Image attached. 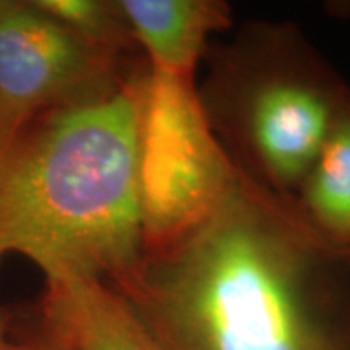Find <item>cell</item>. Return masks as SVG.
<instances>
[{"mask_svg": "<svg viewBox=\"0 0 350 350\" xmlns=\"http://www.w3.org/2000/svg\"><path fill=\"white\" fill-rule=\"evenodd\" d=\"M36 3L98 49L129 57L138 47L119 0H36Z\"/></svg>", "mask_w": 350, "mask_h": 350, "instance_id": "9c48e42d", "label": "cell"}, {"mask_svg": "<svg viewBox=\"0 0 350 350\" xmlns=\"http://www.w3.org/2000/svg\"><path fill=\"white\" fill-rule=\"evenodd\" d=\"M148 65L119 90L29 122L0 143V261L21 255L47 281L119 287L143 256L139 111Z\"/></svg>", "mask_w": 350, "mask_h": 350, "instance_id": "7a4b0ae2", "label": "cell"}, {"mask_svg": "<svg viewBox=\"0 0 350 350\" xmlns=\"http://www.w3.org/2000/svg\"><path fill=\"white\" fill-rule=\"evenodd\" d=\"M295 203L319 234L350 247V93Z\"/></svg>", "mask_w": 350, "mask_h": 350, "instance_id": "ba28073f", "label": "cell"}, {"mask_svg": "<svg viewBox=\"0 0 350 350\" xmlns=\"http://www.w3.org/2000/svg\"><path fill=\"white\" fill-rule=\"evenodd\" d=\"M137 46L151 70L193 77L211 33L230 26L219 0H119Z\"/></svg>", "mask_w": 350, "mask_h": 350, "instance_id": "52a82bcc", "label": "cell"}, {"mask_svg": "<svg viewBox=\"0 0 350 350\" xmlns=\"http://www.w3.org/2000/svg\"><path fill=\"white\" fill-rule=\"evenodd\" d=\"M234 174L235 164L209 124L195 78L148 67L138 131L143 253L203 221Z\"/></svg>", "mask_w": 350, "mask_h": 350, "instance_id": "277c9868", "label": "cell"}, {"mask_svg": "<svg viewBox=\"0 0 350 350\" xmlns=\"http://www.w3.org/2000/svg\"><path fill=\"white\" fill-rule=\"evenodd\" d=\"M349 93L295 33L260 28L219 57L200 98L232 163L295 200Z\"/></svg>", "mask_w": 350, "mask_h": 350, "instance_id": "3957f363", "label": "cell"}, {"mask_svg": "<svg viewBox=\"0 0 350 350\" xmlns=\"http://www.w3.org/2000/svg\"><path fill=\"white\" fill-rule=\"evenodd\" d=\"M7 332H8V318L5 312L2 310V306H0V347H2V345L8 340Z\"/></svg>", "mask_w": 350, "mask_h": 350, "instance_id": "7c38bea8", "label": "cell"}, {"mask_svg": "<svg viewBox=\"0 0 350 350\" xmlns=\"http://www.w3.org/2000/svg\"><path fill=\"white\" fill-rule=\"evenodd\" d=\"M36 331L60 350H163L129 301L99 279L47 281Z\"/></svg>", "mask_w": 350, "mask_h": 350, "instance_id": "8992f818", "label": "cell"}, {"mask_svg": "<svg viewBox=\"0 0 350 350\" xmlns=\"http://www.w3.org/2000/svg\"><path fill=\"white\" fill-rule=\"evenodd\" d=\"M91 46L36 0H0V143L29 122L117 91L143 65Z\"/></svg>", "mask_w": 350, "mask_h": 350, "instance_id": "5b68a950", "label": "cell"}, {"mask_svg": "<svg viewBox=\"0 0 350 350\" xmlns=\"http://www.w3.org/2000/svg\"><path fill=\"white\" fill-rule=\"evenodd\" d=\"M29 338H31L34 342H36L39 347H41V350H60L59 347H57V345L49 342V340L44 338V336L39 334L38 331H33L31 334H29Z\"/></svg>", "mask_w": 350, "mask_h": 350, "instance_id": "8fae6325", "label": "cell"}, {"mask_svg": "<svg viewBox=\"0 0 350 350\" xmlns=\"http://www.w3.org/2000/svg\"><path fill=\"white\" fill-rule=\"evenodd\" d=\"M113 288L163 350H350V247L237 165L203 221Z\"/></svg>", "mask_w": 350, "mask_h": 350, "instance_id": "6da1fadb", "label": "cell"}, {"mask_svg": "<svg viewBox=\"0 0 350 350\" xmlns=\"http://www.w3.org/2000/svg\"><path fill=\"white\" fill-rule=\"evenodd\" d=\"M0 350H41V347H39L31 338H28L21 340V342H12V340H7V342L0 347Z\"/></svg>", "mask_w": 350, "mask_h": 350, "instance_id": "30bf717a", "label": "cell"}]
</instances>
